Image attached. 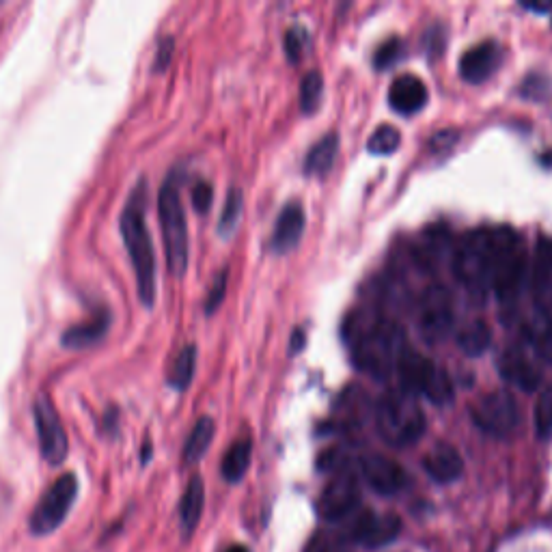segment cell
Instances as JSON below:
<instances>
[{"instance_id":"obj_31","label":"cell","mask_w":552,"mask_h":552,"mask_svg":"<svg viewBox=\"0 0 552 552\" xmlns=\"http://www.w3.org/2000/svg\"><path fill=\"white\" fill-rule=\"evenodd\" d=\"M529 335L533 343L537 345V352H540L548 363H552V320L548 315L540 313L537 320L531 324Z\"/></svg>"},{"instance_id":"obj_24","label":"cell","mask_w":552,"mask_h":552,"mask_svg":"<svg viewBox=\"0 0 552 552\" xmlns=\"http://www.w3.org/2000/svg\"><path fill=\"white\" fill-rule=\"evenodd\" d=\"M251 455H253V443L248 438L236 440L225 453L223 464H220V473H223V479L229 483H238L246 471L251 466Z\"/></svg>"},{"instance_id":"obj_40","label":"cell","mask_w":552,"mask_h":552,"mask_svg":"<svg viewBox=\"0 0 552 552\" xmlns=\"http://www.w3.org/2000/svg\"><path fill=\"white\" fill-rule=\"evenodd\" d=\"M531 85H533V82H531V78H529L527 82H524V95H531V93H533ZM542 85H546V78H542V76H537V91H540V100H542V98H544V95H546V89H542Z\"/></svg>"},{"instance_id":"obj_33","label":"cell","mask_w":552,"mask_h":552,"mask_svg":"<svg viewBox=\"0 0 552 552\" xmlns=\"http://www.w3.org/2000/svg\"><path fill=\"white\" fill-rule=\"evenodd\" d=\"M425 397L430 399V402L436 404V406H443V404L451 402V399H453V384H451V380H449L445 369H438L436 371L432 384L427 386Z\"/></svg>"},{"instance_id":"obj_10","label":"cell","mask_w":552,"mask_h":552,"mask_svg":"<svg viewBox=\"0 0 552 552\" xmlns=\"http://www.w3.org/2000/svg\"><path fill=\"white\" fill-rule=\"evenodd\" d=\"M473 421L486 434L492 436H507L516 430L520 412L516 399L505 391H494L471 408Z\"/></svg>"},{"instance_id":"obj_13","label":"cell","mask_w":552,"mask_h":552,"mask_svg":"<svg viewBox=\"0 0 552 552\" xmlns=\"http://www.w3.org/2000/svg\"><path fill=\"white\" fill-rule=\"evenodd\" d=\"M399 533H402V520H399V516H378L374 512H361L348 529L350 540L365 548H382L391 544Z\"/></svg>"},{"instance_id":"obj_1","label":"cell","mask_w":552,"mask_h":552,"mask_svg":"<svg viewBox=\"0 0 552 552\" xmlns=\"http://www.w3.org/2000/svg\"><path fill=\"white\" fill-rule=\"evenodd\" d=\"M145 207H147V192H145V184L141 182L132 190V195L126 203V210L121 214V233H123V240H126L128 255L136 274L138 300H141L147 309H151L156 302L158 283H156V253L147 229Z\"/></svg>"},{"instance_id":"obj_11","label":"cell","mask_w":552,"mask_h":552,"mask_svg":"<svg viewBox=\"0 0 552 552\" xmlns=\"http://www.w3.org/2000/svg\"><path fill=\"white\" fill-rule=\"evenodd\" d=\"M358 505H361L358 479L350 471H343L326 483L320 499H317V514L328 522H339L356 512Z\"/></svg>"},{"instance_id":"obj_20","label":"cell","mask_w":552,"mask_h":552,"mask_svg":"<svg viewBox=\"0 0 552 552\" xmlns=\"http://www.w3.org/2000/svg\"><path fill=\"white\" fill-rule=\"evenodd\" d=\"M499 367H501L503 378L509 380V382H514L516 386H520L522 391H535L542 382L540 371H537L529 363V358L524 356L520 350H507L501 356Z\"/></svg>"},{"instance_id":"obj_4","label":"cell","mask_w":552,"mask_h":552,"mask_svg":"<svg viewBox=\"0 0 552 552\" xmlns=\"http://www.w3.org/2000/svg\"><path fill=\"white\" fill-rule=\"evenodd\" d=\"M376 427L386 445H414L425 432V414L414 395L393 391L384 395L376 406Z\"/></svg>"},{"instance_id":"obj_16","label":"cell","mask_w":552,"mask_h":552,"mask_svg":"<svg viewBox=\"0 0 552 552\" xmlns=\"http://www.w3.org/2000/svg\"><path fill=\"white\" fill-rule=\"evenodd\" d=\"M397 376L402 380V391L410 395H425L427 386L432 384L438 367L421 352L406 350L397 363Z\"/></svg>"},{"instance_id":"obj_29","label":"cell","mask_w":552,"mask_h":552,"mask_svg":"<svg viewBox=\"0 0 552 552\" xmlns=\"http://www.w3.org/2000/svg\"><path fill=\"white\" fill-rule=\"evenodd\" d=\"M324 78L320 72H309L300 80V108L305 115H313L322 102Z\"/></svg>"},{"instance_id":"obj_42","label":"cell","mask_w":552,"mask_h":552,"mask_svg":"<svg viewBox=\"0 0 552 552\" xmlns=\"http://www.w3.org/2000/svg\"><path fill=\"white\" fill-rule=\"evenodd\" d=\"M225 552H248V548L242 546V544H233V546H229Z\"/></svg>"},{"instance_id":"obj_17","label":"cell","mask_w":552,"mask_h":552,"mask_svg":"<svg viewBox=\"0 0 552 552\" xmlns=\"http://www.w3.org/2000/svg\"><path fill=\"white\" fill-rule=\"evenodd\" d=\"M305 223H307V216H305V210H302V205L298 203L285 205L274 225L272 242H270L272 251L283 255L292 251V248H296L302 233H305Z\"/></svg>"},{"instance_id":"obj_28","label":"cell","mask_w":552,"mask_h":552,"mask_svg":"<svg viewBox=\"0 0 552 552\" xmlns=\"http://www.w3.org/2000/svg\"><path fill=\"white\" fill-rule=\"evenodd\" d=\"M242 207H244L242 192L238 188H231L227 195V201H225V207H223V214H220V220H218L220 238H231L233 233H236L238 223L242 218Z\"/></svg>"},{"instance_id":"obj_34","label":"cell","mask_w":552,"mask_h":552,"mask_svg":"<svg viewBox=\"0 0 552 552\" xmlns=\"http://www.w3.org/2000/svg\"><path fill=\"white\" fill-rule=\"evenodd\" d=\"M227 281H229V272L223 270L218 272V276L214 279L210 292H207V298H205V313L212 315L216 313V309L223 305L225 300V292H227Z\"/></svg>"},{"instance_id":"obj_41","label":"cell","mask_w":552,"mask_h":552,"mask_svg":"<svg viewBox=\"0 0 552 552\" xmlns=\"http://www.w3.org/2000/svg\"><path fill=\"white\" fill-rule=\"evenodd\" d=\"M302 348H305V333L298 328L292 337V352H300Z\"/></svg>"},{"instance_id":"obj_37","label":"cell","mask_w":552,"mask_h":552,"mask_svg":"<svg viewBox=\"0 0 552 552\" xmlns=\"http://www.w3.org/2000/svg\"><path fill=\"white\" fill-rule=\"evenodd\" d=\"M190 199H192V207H195L199 214H205V212H210V207H212L214 190L207 182H199L195 188H192Z\"/></svg>"},{"instance_id":"obj_19","label":"cell","mask_w":552,"mask_h":552,"mask_svg":"<svg viewBox=\"0 0 552 552\" xmlns=\"http://www.w3.org/2000/svg\"><path fill=\"white\" fill-rule=\"evenodd\" d=\"M389 104L399 115H414L427 104V87L417 76H399L389 91Z\"/></svg>"},{"instance_id":"obj_22","label":"cell","mask_w":552,"mask_h":552,"mask_svg":"<svg viewBox=\"0 0 552 552\" xmlns=\"http://www.w3.org/2000/svg\"><path fill=\"white\" fill-rule=\"evenodd\" d=\"M203 505H205V486H203V479L195 475L188 481L182 503H179V518H182V529L186 537L195 533L197 524L203 516Z\"/></svg>"},{"instance_id":"obj_2","label":"cell","mask_w":552,"mask_h":552,"mask_svg":"<svg viewBox=\"0 0 552 552\" xmlns=\"http://www.w3.org/2000/svg\"><path fill=\"white\" fill-rule=\"evenodd\" d=\"M516 240H520V236L512 227H486L468 233L453 257L455 276L468 287V292L483 296L490 287L496 255Z\"/></svg>"},{"instance_id":"obj_27","label":"cell","mask_w":552,"mask_h":552,"mask_svg":"<svg viewBox=\"0 0 552 552\" xmlns=\"http://www.w3.org/2000/svg\"><path fill=\"white\" fill-rule=\"evenodd\" d=\"M197 369V348L186 345V348L175 356V361L169 369V384L177 391H186Z\"/></svg>"},{"instance_id":"obj_26","label":"cell","mask_w":552,"mask_h":552,"mask_svg":"<svg viewBox=\"0 0 552 552\" xmlns=\"http://www.w3.org/2000/svg\"><path fill=\"white\" fill-rule=\"evenodd\" d=\"M490 343H492V333L483 320L468 322L458 333V348L466 356H473V358L481 356L490 348Z\"/></svg>"},{"instance_id":"obj_36","label":"cell","mask_w":552,"mask_h":552,"mask_svg":"<svg viewBox=\"0 0 552 552\" xmlns=\"http://www.w3.org/2000/svg\"><path fill=\"white\" fill-rule=\"evenodd\" d=\"M305 41H307V33L302 29H289L285 35V54L287 59L292 63H298L302 59V50H305Z\"/></svg>"},{"instance_id":"obj_7","label":"cell","mask_w":552,"mask_h":552,"mask_svg":"<svg viewBox=\"0 0 552 552\" xmlns=\"http://www.w3.org/2000/svg\"><path fill=\"white\" fill-rule=\"evenodd\" d=\"M33 417L37 427L39 449L44 460L52 466H59L65 462L69 451V440L63 430V423L57 408H54L52 399L48 395H39L33 404Z\"/></svg>"},{"instance_id":"obj_3","label":"cell","mask_w":552,"mask_h":552,"mask_svg":"<svg viewBox=\"0 0 552 552\" xmlns=\"http://www.w3.org/2000/svg\"><path fill=\"white\" fill-rule=\"evenodd\" d=\"M354 363L367 376L384 382L397 369L399 358L406 352V335L395 322L380 320L365 337L354 345Z\"/></svg>"},{"instance_id":"obj_9","label":"cell","mask_w":552,"mask_h":552,"mask_svg":"<svg viewBox=\"0 0 552 552\" xmlns=\"http://www.w3.org/2000/svg\"><path fill=\"white\" fill-rule=\"evenodd\" d=\"M524 279H527V253L522 248V240H516L496 255L490 287L501 302H512L524 287Z\"/></svg>"},{"instance_id":"obj_5","label":"cell","mask_w":552,"mask_h":552,"mask_svg":"<svg viewBox=\"0 0 552 552\" xmlns=\"http://www.w3.org/2000/svg\"><path fill=\"white\" fill-rule=\"evenodd\" d=\"M158 214H160L169 272L175 276V279H182L188 270V225H186V212L182 205V197H179V186L175 175H171L160 188Z\"/></svg>"},{"instance_id":"obj_35","label":"cell","mask_w":552,"mask_h":552,"mask_svg":"<svg viewBox=\"0 0 552 552\" xmlns=\"http://www.w3.org/2000/svg\"><path fill=\"white\" fill-rule=\"evenodd\" d=\"M402 39H389V41H384V44L378 48L376 52V57H374V65L376 69H386V67H391L399 57H402Z\"/></svg>"},{"instance_id":"obj_21","label":"cell","mask_w":552,"mask_h":552,"mask_svg":"<svg viewBox=\"0 0 552 552\" xmlns=\"http://www.w3.org/2000/svg\"><path fill=\"white\" fill-rule=\"evenodd\" d=\"M108 326L110 313L102 309L100 313H95L91 320L69 328L63 335V345L65 348H89V345H95L104 339V335L108 333Z\"/></svg>"},{"instance_id":"obj_25","label":"cell","mask_w":552,"mask_h":552,"mask_svg":"<svg viewBox=\"0 0 552 552\" xmlns=\"http://www.w3.org/2000/svg\"><path fill=\"white\" fill-rule=\"evenodd\" d=\"M214 421L210 417H201L195 427H192V432L186 440V445H184V462L186 464H197L205 451L210 449L212 445V440H214Z\"/></svg>"},{"instance_id":"obj_8","label":"cell","mask_w":552,"mask_h":552,"mask_svg":"<svg viewBox=\"0 0 552 552\" xmlns=\"http://www.w3.org/2000/svg\"><path fill=\"white\" fill-rule=\"evenodd\" d=\"M419 335L427 343L443 341L453 328V300L445 287H427L417 311Z\"/></svg>"},{"instance_id":"obj_23","label":"cell","mask_w":552,"mask_h":552,"mask_svg":"<svg viewBox=\"0 0 552 552\" xmlns=\"http://www.w3.org/2000/svg\"><path fill=\"white\" fill-rule=\"evenodd\" d=\"M337 151H339V134L330 132L326 134L322 141H317L305 162V171L307 175H326L337 160Z\"/></svg>"},{"instance_id":"obj_18","label":"cell","mask_w":552,"mask_h":552,"mask_svg":"<svg viewBox=\"0 0 552 552\" xmlns=\"http://www.w3.org/2000/svg\"><path fill=\"white\" fill-rule=\"evenodd\" d=\"M425 473L436 483H453L464 473V462L460 451L449 443H438L423 458Z\"/></svg>"},{"instance_id":"obj_15","label":"cell","mask_w":552,"mask_h":552,"mask_svg":"<svg viewBox=\"0 0 552 552\" xmlns=\"http://www.w3.org/2000/svg\"><path fill=\"white\" fill-rule=\"evenodd\" d=\"M531 292L537 311L552 313V240L542 238L537 242V251L531 268Z\"/></svg>"},{"instance_id":"obj_38","label":"cell","mask_w":552,"mask_h":552,"mask_svg":"<svg viewBox=\"0 0 552 552\" xmlns=\"http://www.w3.org/2000/svg\"><path fill=\"white\" fill-rule=\"evenodd\" d=\"M173 48H175V41H173L171 37H167V39H162V41H160L158 52H156V63H154V67L158 69V72H162V69L169 65L171 54H173Z\"/></svg>"},{"instance_id":"obj_30","label":"cell","mask_w":552,"mask_h":552,"mask_svg":"<svg viewBox=\"0 0 552 552\" xmlns=\"http://www.w3.org/2000/svg\"><path fill=\"white\" fill-rule=\"evenodd\" d=\"M402 145V134L395 126H380L369 136L367 151L374 156H391Z\"/></svg>"},{"instance_id":"obj_14","label":"cell","mask_w":552,"mask_h":552,"mask_svg":"<svg viewBox=\"0 0 552 552\" xmlns=\"http://www.w3.org/2000/svg\"><path fill=\"white\" fill-rule=\"evenodd\" d=\"M501 61V46L496 41H483V44L464 52V57L460 59V76L471 85H481L499 69Z\"/></svg>"},{"instance_id":"obj_12","label":"cell","mask_w":552,"mask_h":552,"mask_svg":"<svg viewBox=\"0 0 552 552\" xmlns=\"http://www.w3.org/2000/svg\"><path fill=\"white\" fill-rule=\"evenodd\" d=\"M367 486L380 496H395L408 486V473L382 453H367L358 462Z\"/></svg>"},{"instance_id":"obj_6","label":"cell","mask_w":552,"mask_h":552,"mask_svg":"<svg viewBox=\"0 0 552 552\" xmlns=\"http://www.w3.org/2000/svg\"><path fill=\"white\" fill-rule=\"evenodd\" d=\"M78 494V479L74 473L61 475L52 486L44 492L39 503L35 505L29 527L33 535H50L57 531L67 518Z\"/></svg>"},{"instance_id":"obj_39","label":"cell","mask_w":552,"mask_h":552,"mask_svg":"<svg viewBox=\"0 0 552 552\" xmlns=\"http://www.w3.org/2000/svg\"><path fill=\"white\" fill-rule=\"evenodd\" d=\"M520 7L529 9V11H537V13H546L552 9V0H546V3H533V0H522Z\"/></svg>"},{"instance_id":"obj_32","label":"cell","mask_w":552,"mask_h":552,"mask_svg":"<svg viewBox=\"0 0 552 552\" xmlns=\"http://www.w3.org/2000/svg\"><path fill=\"white\" fill-rule=\"evenodd\" d=\"M535 430L540 438L552 436V382L542 391L535 406Z\"/></svg>"}]
</instances>
